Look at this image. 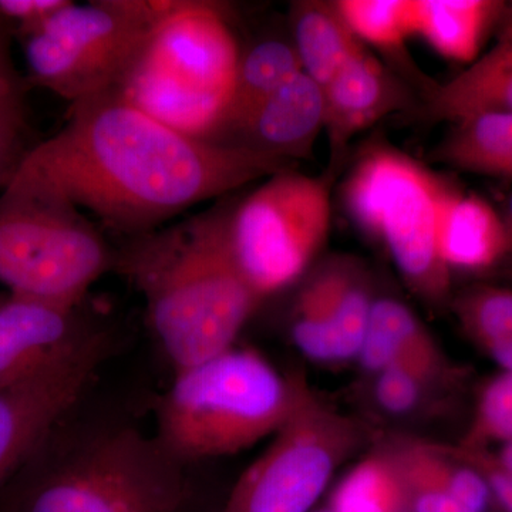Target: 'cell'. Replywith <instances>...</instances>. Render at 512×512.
Masks as SVG:
<instances>
[{"label":"cell","mask_w":512,"mask_h":512,"mask_svg":"<svg viewBox=\"0 0 512 512\" xmlns=\"http://www.w3.org/2000/svg\"><path fill=\"white\" fill-rule=\"evenodd\" d=\"M20 168L133 238L296 164L184 136L110 90L72 104L62 130Z\"/></svg>","instance_id":"cell-1"},{"label":"cell","mask_w":512,"mask_h":512,"mask_svg":"<svg viewBox=\"0 0 512 512\" xmlns=\"http://www.w3.org/2000/svg\"><path fill=\"white\" fill-rule=\"evenodd\" d=\"M107 350L109 340L99 332L63 362L0 386V488L18 476L79 402Z\"/></svg>","instance_id":"cell-11"},{"label":"cell","mask_w":512,"mask_h":512,"mask_svg":"<svg viewBox=\"0 0 512 512\" xmlns=\"http://www.w3.org/2000/svg\"><path fill=\"white\" fill-rule=\"evenodd\" d=\"M28 80L13 63L10 45L0 50V190L18 174L36 144L30 143Z\"/></svg>","instance_id":"cell-26"},{"label":"cell","mask_w":512,"mask_h":512,"mask_svg":"<svg viewBox=\"0 0 512 512\" xmlns=\"http://www.w3.org/2000/svg\"><path fill=\"white\" fill-rule=\"evenodd\" d=\"M501 217H503L505 231H507L508 256L504 262V264H507V262H512V195L510 197V200H508L507 208H505V211L503 212V214H501Z\"/></svg>","instance_id":"cell-33"},{"label":"cell","mask_w":512,"mask_h":512,"mask_svg":"<svg viewBox=\"0 0 512 512\" xmlns=\"http://www.w3.org/2000/svg\"><path fill=\"white\" fill-rule=\"evenodd\" d=\"M271 439L239 477L224 512H312L369 431L311 392Z\"/></svg>","instance_id":"cell-10"},{"label":"cell","mask_w":512,"mask_h":512,"mask_svg":"<svg viewBox=\"0 0 512 512\" xmlns=\"http://www.w3.org/2000/svg\"><path fill=\"white\" fill-rule=\"evenodd\" d=\"M8 45H10V32L6 28L5 23L2 22V19H0V50Z\"/></svg>","instance_id":"cell-34"},{"label":"cell","mask_w":512,"mask_h":512,"mask_svg":"<svg viewBox=\"0 0 512 512\" xmlns=\"http://www.w3.org/2000/svg\"><path fill=\"white\" fill-rule=\"evenodd\" d=\"M171 0L70 2L23 40L29 86L74 104L116 89Z\"/></svg>","instance_id":"cell-9"},{"label":"cell","mask_w":512,"mask_h":512,"mask_svg":"<svg viewBox=\"0 0 512 512\" xmlns=\"http://www.w3.org/2000/svg\"><path fill=\"white\" fill-rule=\"evenodd\" d=\"M461 458L477 468L493 495L495 507L503 512H512V474L503 470L488 453L487 448L454 446Z\"/></svg>","instance_id":"cell-31"},{"label":"cell","mask_w":512,"mask_h":512,"mask_svg":"<svg viewBox=\"0 0 512 512\" xmlns=\"http://www.w3.org/2000/svg\"><path fill=\"white\" fill-rule=\"evenodd\" d=\"M505 10L497 0H414L416 36L444 59L470 66Z\"/></svg>","instance_id":"cell-19"},{"label":"cell","mask_w":512,"mask_h":512,"mask_svg":"<svg viewBox=\"0 0 512 512\" xmlns=\"http://www.w3.org/2000/svg\"><path fill=\"white\" fill-rule=\"evenodd\" d=\"M336 6L363 45L400 63V74L407 83L416 82L420 97L433 86L434 82L410 67L404 52L407 40L416 36L414 0H338Z\"/></svg>","instance_id":"cell-23"},{"label":"cell","mask_w":512,"mask_h":512,"mask_svg":"<svg viewBox=\"0 0 512 512\" xmlns=\"http://www.w3.org/2000/svg\"><path fill=\"white\" fill-rule=\"evenodd\" d=\"M497 272H500L501 275L512 279V262H507V264L500 266Z\"/></svg>","instance_id":"cell-35"},{"label":"cell","mask_w":512,"mask_h":512,"mask_svg":"<svg viewBox=\"0 0 512 512\" xmlns=\"http://www.w3.org/2000/svg\"><path fill=\"white\" fill-rule=\"evenodd\" d=\"M296 168L265 178L225 211V234L239 271L261 301L291 288L316 265L328 244L332 181Z\"/></svg>","instance_id":"cell-8"},{"label":"cell","mask_w":512,"mask_h":512,"mask_svg":"<svg viewBox=\"0 0 512 512\" xmlns=\"http://www.w3.org/2000/svg\"><path fill=\"white\" fill-rule=\"evenodd\" d=\"M512 441V372H500L481 387L461 446L493 447Z\"/></svg>","instance_id":"cell-28"},{"label":"cell","mask_w":512,"mask_h":512,"mask_svg":"<svg viewBox=\"0 0 512 512\" xmlns=\"http://www.w3.org/2000/svg\"><path fill=\"white\" fill-rule=\"evenodd\" d=\"M70 0H0V19L20 39L32 35Z\"/></svg>","instance_id":"cell-30"},{"label":"cell","mask_w":512,"mask_h":512,"mask_svg":"<svg viewBox=\"0 0 512 512\" xmlns=\"http://www.w3.org/2000/svg\"><path fill=\"white\" fill-rule=\"evenodd\" d=\"M5 298H6V296L0 295V303H2L3 299H5Z\"/></svg>","instance_id":"cell-37"},{"label":"cell","mask_w":512,"mask_h":512,"mask_svg":"<svg viewBox=\"0 0 512 512\" xmlns=\"http://www.w3.org/2000/svg\"><path fill=\"white\" fill-rule=\"evenodd\" d=\"M463 372L446 373L410 363L397 362L372 377V400L387 417H410L419 413L434 393L460 382Z\"/></svg>","instance_id":"cell-27"},{"label":"cell","mask_w":512,"mask_h":512,"mask_svg":"<svg viewBox=\"0 0 512 512\" xmlns=\"http://www.w3.org/2000/svg\"><path fill=\"white\" fill-rule=\"evenodd\" d=\"M427 120L458 121L483 113L512 114V16L490 52L421 97Z\"/></svg>","instance_id":"cell-16"},{"label":"cell","mask_w":512,"mask_h":512,"mask_svg":"<svg viewBox=\"0 0 512 512\" xmlns=\"http://www.w3.org/2000/svg\"><path fill=\"white\" fill-rule=\"evenodd\" d=\"M301 72V60L291 35H265L241 47L231 109L215 144H220L252 111Z\"/></svg>","instance_id":"cell-21"},{"label":"cell","mask_w":512,"mask_h":512,"mask_svg":"<svg viewBox=\"0 0 512 512\" xmlns=\"http://www.w3.org/2000/svg\"><path fill=\"white\" fill-rule=\"evenodd\" d=\"M451 184L382 140L357 153L342 183L350 221L386 249L407 286L430 305L451 302V272L439 251L441 202Z\"/></svg>","instance_id":"cell-6"},{"label":"cell","mask_w":512,"mask_h":512,"mask_svg":"<svg viewBox=\"0 0 512 512\" xmlns=\"http://www.w3.org/2000/svg\"><path fill=\"white\" fill-rule=\"evenodd\" d=\"M356 362L367 376L397 362L437 372H461L419 316L393 296H376Z\"/></svg>","instance_id":"cell-17"},{"label":"cell","mask_w":512,"mask_h":512,"mask_svg":"<svg viewBox=\"0 0 512 512\" xmlns=\"http://www.w3.org/2000/svg\"><path fill=\"white\" fill-rule=\"evenodd\" d=\"M184 467L156 436L103 430L59 457L35 454L8 512H184L191 494Z\"/></svg>","instance_id":"cell-5"},{"label":"cell","mask_w":512,"mask_h":512,"mask_svg":"<svg viewBox=\"0 0 512 512\" xmlns=\"http://www.w3.org/2000/svg\"><path fill=\"white\" fill-rule=\"evenodd\" d=\"M225 211L127 238L116 251L114 269L144 296L148 322L175 372L234 348L262 302L231 254Z\"/></svg>","instance_id":"cell-2"},{"label":"cell","mask_w":512,"mask_h":512,"mask_svg":"<svg viewBox=\"0 0 512 512\" xmlns=\"http://www.w3.org/2000/svg\"><path fill=\"white\" fill-rule=\"evenodd\" d=\"M303 279L318 295L332 323L342 363L356 360L376 299L365 268L353 258L335 256L313 266Z\"/></svg>","instance_id":"cell-18"},{"label":"cell","mask_w":512,"mask_h":512,"mask_svg":"<svg viewBox=\"0 0 512 512\" xmlns=\"http://www.w3.org/2000/svg\"><path fill=\"white\" fill-rule=\"evenodd\" d=\"M322 131H325L323 89L301 72L252 111L220 146L242 148L296 164L312 157Z\"/></svg>","instance_id":"cell-14"},{"label":"cell","mask_w":512,"mask_h":512,"mask_svg":"<svg viewBox=\"0 0 512 512\" xmlns=\"http://www.w3.org/2000/svg\"><path fill=\"white\" fill-rule=\"evenodd\" d=\"M437 239L441 259L451 274H491L508 256L501 214L484 198L464 194L453 185L441 202Z\"/></svg>","instance_id":"cell-15"},{"label":"cell","mask_w":512,"mask_h":512,"mask_svg":"<svg viewBox=\"0 0 512 512\" xmlns=\"http://www.w3.org/2000/svg\"><path fill=\"white\" fill-rule=\"evenodd\" d=\"M431 158L467 173L512 181V114L483 113L454 123Z\"/></svg>","instance_id":"cell-22"},{"label":"cell","mask_w":512,"mask_h":512,"mask_svg":"<svg viewBox=\"0 0 512 512\" xmlns=\"http://www.w3.org/2000/svg\"><path fill=\"white\" fill-rule=\"evenodd\" d=\"M323 89L325 131L338 171L350 141L377 121L417 106L412 84L367 49L352 57Z\"/></svg>","instance_id":"cell-13"},{"label":"cell","mask_w":512,"mask_h":512,"mask_svg":"<svg viewBox=\"0 0 512 512\" xmlns=\"http://www.w3.org/2000/svg\"><path fill=\"white\" fill-rule=\"evenodd\" d=\"M97 333L83 325L79 306L9 293L0 303V386L63 362Z\"/></svg>","instance_id":"cell-12"},{"label":"cell","mask_w":512,"mask_h":512,"mask_svg":"<svg viewBox=\"0 0 512 512\" xmlns=\"http://www.w3.org/2000/svg\"><path fill=\"white\" fill-rule=\"evenodd\" d=\"M330 512H410V495L392 448L377 447L350 468L330 495Z\"/></svg>","instance_id":"cell-24"},{"label":"cell","mask_w":512,"mask_h":512,"mask_svg":"<svg viewBox=\"0 0 512 512\" xmlns=\"http://www.w3.org/2000/svg\"><path fill=\"white\" fill-rule=\"evenodd\" d=\"M291 338L306 359L316 363H342L338 339L318 295L303 281L293 305Z\"/></svg>","instance_id":"cell-29"},{"label":"cell","mask_w":512,"mask_h":512,"mask_svg":"<svg viewBox=\"0 0 512 512\" xmlns=\"http://www.w3.org/2000/svg\"><path fill=\"white\" fill-rule=\"evenodd\" d=\"M239 53L225 6L171 0L114 90L178 133L215 144L231 109Z\"/></svg>","instance_id":"cell-3"},{"label":"cell","mask_w":512,"mask_h":512,"mask_svg":"<svg viewBox=\"0 0 512 512\" xmlns=\"http://www.w3.org/2000/svg\"><path fill=\"white\" fill-rule=\"evenodd\" d=\"M480 448H487L495 463L507 471V473L512 474V441L510 443L497 444V446L493 447Z\"/></svg>","instance_id":"cell-32"},{"label":"cell","mask_w":512,"mask_h":512,"mask_svg":"<svg viewBox=\"0 0 512 512\" xmlns=\"http://www.w3.org/2000/svg\"><path fill=\"white\" fill-rule=\"evenodd\" d=\"M450 303L464 335L501 372H512V289L477 284Z\"/></svg>","instance_id":"cell-25"},{"label":"cell","mask_w":512,"mask_h":512,"mask_svg":"<svg viewBox=\"0 0 512 512\" xmlns=\"http://www.w3.org/2000/svg\"><path fill=\"white\" fill-rule=\"evenodd\" d=\"M311 392L256 350L234 346L175 372L156 437L184 464L232 456L274 436Z\"/></svg>","instance_id":"cell-4"},{"label":"cell","mask_w":512,"mask_h":512,"mask_svg":"<svg viewBox=\"0 0 512 512\" xmlns=\"http://www.w3.org/2000/svg\"><path fill=\"white\" fill-rule=\"evenodd\" d=\"M312 512H330L329 508H320V510H313Z\"/></svg>","instance_id":"cell-36"},{"label":"cell","mask_w":512,"mask_h":512,"mask_svg":"<svg viewBox=\"0 0 512 512\" xmlns=\"http://www.w3.org/2000/svg\"><path fill=\"white\" fill-rule=\"evenodd\" d=\"M289 35L303 73L320 87H325L352 57L366 49L340 15L336 2H293L289 9Z\"/></svg>","instance_id":"cell-20"},{"label":"cell","mask_w":512,"mask_h":512,"mask_svg":"<svg viewBox=\"0 0 512 512\" xmlns=\"http://www.w3.org/2000/svg\"><path fill=\"white\" fill-rule=\"evenodd\" d=\"M116 251L72 201L19 168L0 194V282L10 295L79 306Z\"/></svg>","instance_id":"cell-7"}]
</instances>
